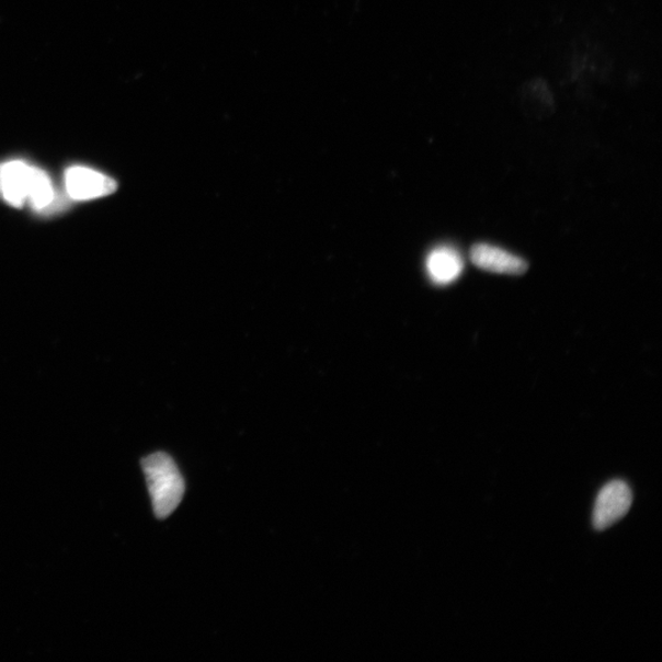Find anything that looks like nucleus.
<instances>
[{
	"label": "nucleus",
	"mask_w": 662,
	"mask_h": 662,
	"mask_svg": "<svg viewBox=\"0 0 662 662\" xmlns=\"http://www.w3.org/2000/svg\"><path fill=\"white\" fill-rule=\"evenodd\" d=\"M155 515L166 520L180 505L184 494V481L170 455L155 453L142 461Z\"/></svg>",
	"instance_id": "nucleus-2"
},
{
	"label": "nucleus",
	"mask_w": 662,
	"mask_h": 662,
	"mask_svg": "<svg viewBox=\"0 0 662 662\" xmlns=\"http://www.w3.org/2000/svg\"><path fill=\"white\" fill-rule=\"evenodd\" d=\"M426 267L432 283L446 286L458 281L464 271V261L453 247L441 246L429 254Z\"/></svg>",
	"instance_id": "nucleus-6"
},
{
	"label": "nucleus",
	"mask_w": 662,
	"mask_h": 662,
	"mask_svg": "<svg viewBox=\"0 0 662 662\" xmlns=\"http://www.w3.org/2000/svg\"><path fill=\"white\" fill-rule=\"evenodd\" d=\"M0 198L15 208L28 204L45 210L55 202V189L48 174L24 161L0 163Z\"/></svg>",
	"instance_id": "nucleus-1"
},
{
	"label": "nucleus",
	"mask_w": 662,
	"mask_h": 662,
	"mask_svg": "<svg viewBox=\"0 0 662 662\" xmlns=\"http://www.w3.org/2000/svg\"><path fill=\"white\" fill-rule=\"evenodd\" d=\"M470 258L473 265L495 274L521 275L527 269V264L522 258L506 252L500 247L486 243L473 246Z\"/></svg>",
	"instance_id": "nucleus-5"
},
{
	"label": "nucleus",
	"mask_w": 662,
	"mask_h": 662,
	"mask_svg": "<svg viewBox=\"0 0 662 662\" xmlns=\"http://www.w3.org/2000/svg\"><path fill=\"white\" fill-rule=\"evenodd\" d=\"M66 190L71 199L91 201L115 193L117 182L95 170L76 166L66 172Z\"/></svg>",
	"instance_id": "nucleus-4"
},
{
	"label": "nucleus",
	"mask_w": 662,
	"mask_h": 662,
	"mask_svg": "<svg viewBox=\"0 0 662 662\" xmlns=\"http://www.w3.org/2000/svg\"><path fill=\"white\" fill-rule=\"evenodd\" d=\"M634 503V493L625 481L615 480L604 486L595 502L593 523L603 532L624 518Z\"/></svg>",
	"instance_id": "nucleus-3"
}]
</instances>
